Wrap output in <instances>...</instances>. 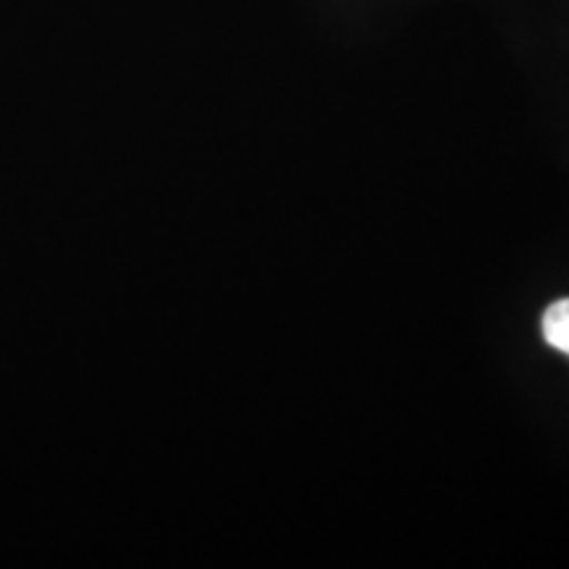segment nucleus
Here are the masks:
<instances>
[{
    "mask_svg": "<svg viewBox=\"0 0 569 569\" xmlns=\"http://www.w3.org/2000/svg\"><path fill=\"white\" fill-rule=\"evenodd\" d=\"M543 338L551 348L569 356V298H561L546 309Z\"/></svg>",
    "mask_w": 569,
    "mask_h": 569,
    "instance_id": "obj_1",
    "label": "nucleus"
}]
</instances>
